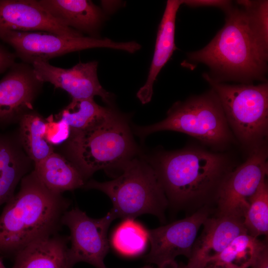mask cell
<instances>
[{"label": "cell", "instance_id": "6", "mask_svg": "<svg viewBox=\"0 0 268 268\" xmlns=\"http://www.w3.org/2000/svg\"><path fill=\"white\" fill-rule=\"evenodd\" d=\"M134 131L140 138L159 131L178 132L216 148L226 147L234 141L220 102L212 89L175 103L165 119L150 126H135Z\"/></svg>", "mask_w": 268, "mask_h": 268}, {"label": "cell", "instance_id": "23", "mask_svg": "<svg viewBox=\"0 0 268 268\" xmlns=\"http://www.w3.org/2000/svg\"><path fill=\"white\" fill-rule=\"evenodd\" d=\"M265 243L248 234L235 237L227 247L209 264L223 268L234 266L250 268L267 247Z\"/></svg>", "mask_w": 268, "mask_h": 268}, {"label": "cell", "instance_id": "14", "mask_svg": "<svg viewBox=\"0 0 268 268\" xmlns=\"http://www.w3.org/2000/svg\"><path fill=\"white\" fill-rule=\"evenodd\" d=\"M3 31L83 35L56 19L35 0H0V32Z\"/></svg>", "mask_w": 268, "mask_h": 268}, {"label": "cell", "instance_id": "31", "mask_svg": "<svg viewBox=\"0 0 268 268\" xmlns=\"http://www.w3.org/2000/svg\"><path fill=\"white\" fill-rule=\"evenodd\" d=\"M204 268H221L219 267L215 266L212 264H208Z\"/></svg>", "mask_w": 268, "mask_h": 268}, {"label": "cell", "instance_id": "24", "mask_svg": "<svg viewBox=\"0 0 268 268\" xmlns=\"http://www.w3.org/2000/svg\"><path fill=\"white\" fill-rule=\"evenodd\" d=\"M148 240V230L134 218H127L114 231L112 244L120 254L134 256L143 252Z\"/></svg>", "mask_w": 268, "mask_h": 268}, {"label": "cell", "instance_id": "15", "mask_svg": "<svg viewBox=\"0 0 268 268\" xmlns=\"http://www.w3.org/2000/svg\"><path fill=\"white\" fill-rule=\"evenodd\" d=\"M203 230L196 240L189 262V268H204L238 235L247 233L243 218L219 215L208 217Z\"/></svg>", "mask_w": 268, "mask_h": 268}, {"label": "cell", "instance_id": "32", "mask_svg": "<svg viewBox=\"0 0 268 268\" xmlns=\"http://www.w3.org/2000/svg\"><path fill=\"white\" fill-rule=\"evenodd\" d=\"M0 268H6L3 263V258L0 257Z\"/></svg>", "mask_w": 268, "mask_h": 268}, {"label": "cell", "instance_id": "34", "mask_svg": "<svg viewBox=\"0 0 268 268\" xmlns=\"http://www.w3.org/2000/svg\"><path fill=\"white\" fill-rule=\"evenodd\" d=\"M153 268L152 267L147 266H145V267H144L143 268Z\"/></svg>", "mask_w": 268, "mask_h": 268}, {"label": "cell", "instance_id": "5", "mask_svg": "<svg viewBox=\"0 0 268 268\" xmlns=\"http://www.w3.org/2000/svg\"><path fill=\"white\" fill-rule=\"evenodd\" d=\"M115 179L104 182L90 180L83 187L107 195L113 203L111 210L117 218H134L151 214L161 220L168 201L156 173L145 157L133 158Z\"/></svg>", "mask_w": 268, "mask_h": 268}, {"label": "cell", "instance_id": "27", "mask_svg": "<svg viewBox=\"0 0 268 268\" xmlns=\"http://www.w3.org/2000/svg\"><path fill=\"white\" fill-rule=\"evenodd\" d=\"M182 3L190 7H216L224 11L232 6V2L226 0H182Z\"/></svg>", "mask_w": 268, "mask_h": 268}, {"label": "cell", "instance_id": "25", "mask_svg": "<svg viewBox=\"0 0 268 268\" xmlns=\"http://www.w3.org/2000/svg\"><path fill=\"white\" fill-rule=\"evenodd\" d=\"M247 233L256 238L268 233V186L262 182L250 200L243 217Z\"/></svg>", "mask_w": 268, "mask_h": 268}, {"label": "cell", "instance_id": "12", "mask_svg": "<svg viewBox=\"0 0 268 268\" xmlns=\"http://www.w3.org/2000/svg\"><path fill=\"white\" fill-rule=\"evenodd\" d=\"M98 63L93 61L79 62L69 68L54 66L45 61H36L31 65L37 77L42 82L67 92L72 99H94L98 96L112 107V94L100 84L98 75Z\"/></svg>", "mask_w": 268, "mask_h": 268}, {"label": "cell", "instance_id": "29", "mask_svg": "<svg viewBox=\"0 0 268 268\" xmlns=\"http://www.w3.org/2000/svg\"><path fill=\"white\" fill-rule=\"evenodd\" d=\"M251 268H268V247L262 252Z\"/></svg>", "mask_w": 268, "mask_h": 268}, {"label": "cell", "instance_id": "22", "mask_svg": "<svg viewBox=\"0 0 268 268\" xmlns=\"http://www.w3.org/2000/svg\"><path fill=\"white\" fill-rule=\"evenodd\" d=\"M113 107H102L94 99H72L60 113L71 133L82 131L106 120L116 111Z\"/></svg>", "mask_w": 268, "mask_h": 268}, {"label": "cell", "instance_id": "28", "mask_svg": "<svg viewBox=\"0 0 268 268\" xmlns=\"http://www.w3.org/2000/svg\"><path fill=\"white\" fill-rule=\"evenodd\" d=\"M16 57L15 53L0 44V73L9 69L15 63Z\"/></svg>", "mask_w": 268, "mask_h": 268}, {"label": "cell", "instance_id": "11", "mask_svg": "<svg viewBox=\"0 0 268 268\" xmlns=\"http://www.w3.org/2000/svg\"><path fill=\"white\" fill-rule=\"evenodd\" d=\"M209 215V209L203 207L189 217L148 230L151 248L145 261L160 268L180 255L189 259L199 230Z\"/></svg>", "mask_w": 268, "mask_h": 268}, {"label": "cell", "instance_id": "17", "mask_svg": "<svg viewBox=\"0 0 268 268\" xmlns=\"http://www.w3.org/2000/svg\"><path fill=\"white\" fill-rule=\"evenodd\" d=\"M40 4L65 25L100 38L99 31L105 19L103 10L89 0H39Z\"/></svg>", "mask_w": 268, "mask_h": 268}, {"label": "cell", "instance_id": "20", "mask_svg": "<svg viewBox=\"0 0 268 268\" xmlns=\"http://www.w3.org/2000/svg\"><path fill=\"white\" fill-rule=\"evenodd\" d=\"M22 157L13 143L0 137V206L14 195L16 185L26 172Z\"/></svg>", "mask_w": 268, "mask_h": 268}, {"label": "cell", "instance_id": "19", "mask_svg": "<svg viewBox=\"0 0 268 268\" xmlns=\"http://www.w3.org/2000/svg\"><path fill=\"white\" fill-rule=\"evenodd\" d=\"M34 171L48 189L58 194L83 187L85 183L76 167L54 152L35 164Z\"/></svg>", "mask_w": 268, "mask_h": 268}, {"label": "cell", "instance_id": "3", "mask_svg": "<svg viewBox=\"0 0 268 268\" xmlns=\"http://www.w3.org/2000/svg\"><path fill=\"white\" fill-rule=\"evenodd\" d=\"M145 158L155 170L168 202L176 206L215 199L235 168L226 155L196 147L161 151Z\"/></svg>", "mask_w": 268, "mask_h": 268}, {"label": "cell", "instance_id": "16", "mask_svg": "<svg viewBox=\"0 0 268 268\" xmlns=\"http://www.w3.org/2000/svg\"><path fill=\"white\" fill-rule=\"evenodd\" d=\"M182 0H168L158 26L153 56L145 84L136 96L143 104L150 101L153 86L162 67L177 49L175 42L176 17Z\"/></svg>", "mask_w": 268, "mask_h": 268}, {"label": "cell", "instance_id": "9", "mask_svg": "<svg viewBox=\"0 0 268 268\" xmlns=\"http://www.w3.org/2000/svg\"><path fill=\"white\" fill-rule=\"evenodd\" d=\"M266 144L250 151L246 161L235 167L221 184L215 197L219 215L244 217L250 200L268 173Z\"/></svg>", "mask_w": 268, "mask_h": 268}, {"label": "cell", "instance_id": "33", "mask_svg": "<svg viewBox=\"0 0 268 268\" xmlns=\"http://www.w3.org/2000/svg\"><path fill=\"white\" fill-rule=\"evenodd\" d=\"M223 268H238V267H236L234 266H226Z\"/></svg>", "mask_w": 268, "mask_h": 268}, {"label": "cell", "instance_id": "4", "mask_svg": "<svg viewBox=\"0 0 268 268\" xmlns=\"http://www.w3.org/2000/svg\"><path fill=\"white\" fill-rule=\"evenodd\" d=\"M71 133L67 151L84 180L100 169L121 171L139 154L127 117L117 111L99 124Z\"/></svg>", "mask_w": 268, "mask_h": 268}, {"label": "cell", "instance_id": "8", "mask_svg": "<svg viewBox=\"0 0 268 268\" xmlns=\"http://www.w3.org/2000/svg\"><path fill=\"white\" fill-rule=\"evenodd\" d=\"M0 40L11 46L22 62L32 65L69 53L96 48H106L133 54L141 48L135 41L116 42L109 38L83 35H61L45 32H0Z\"/></svg>", "mask_w": 268, "mask_h": 268}, {"label": "cell", "instance_id": "21", "mask_svg": "<svg viewBox=\"0 0 268 268\" xmlns=\"http://www.w3.org/2000/svg\"><path fill=\"white\" fill-rule=\"evenodd\" d=\"M46 124L39 115L31 111L20 118L21 142L26 154L35 164L54 152L52 145L46 137Z\"/></svg>", "mask_w": 268, "mask_h": 268}, {"label": "cell", "instance_id": "18", "mask_svg": "<svg viewBox=\"0 0 268 268\" xmlns=\"http://www.w3.org/2000/svg\"><path fill=\"white\" fill-rule=\"evenodd\" d=\"M69 237L53 235L37 240L18 252L12 268H72Z\"/></svg>", "mask_w": 268, "mask_h": 268}, {"label": "cell", "instance_id": "10", "mask_svg": "<svg viewBox=\"0 0 268 268\" xmlns=\"http://www.w3.org/2000/svg\"><path fill=\"white\" fill-rule=\"evenodd\" d=\"M116 218L111 209L99 219L89 217L76 207L66 211L62 224L67 226L70 231L71 246L68 255L73 266L78 262H85L96 268H107L104 264L109 249L107 231Z\"/></svg>", "mask_w": 268, "mask_h": 268}, {"label": "cell", "instance_id": "7", "mask_svg": "<svg viewBox=\"0 0 268 268\" xmlns=\"http://www.w3.org/2000/svg\"><path fill=\"white\" fill-rule=\"evenodd\" d=\"M203 78L216 94L230 128L250 151L266 141L268 133V84L229 85L208 73Z\"/></svg>", "mask_w": 268, "mask_h": 268}, {"label": "cell", "instance_id": "30", "mask_svg": "<svg viewBox=\"0 0 268 268\" xmlns=\"http://www.w3.org/2000/svg\"><path fill=\"white\" fill-rule=\"evenodd\" d=\"M160 268H189L187 265L179 264L175 261L165 264Z\"/></svg>", "mask_w": 268, "mask_h": 268}, {"label": "cell", "instance_id": "2", "mask_svg": "<svg viewBox=\"0 0 268 268\" xmlns=\"http://www.w3.org/2000/svg\"><path fill=\"white\" fill-rule=\"evenodd\" d=\"M70 202L48 189L33 171L0 215V257H14L29 244L54 235Z\"/></svg>", "mask_w": 268, "mask_h": 268}, {"label": "cell", "instance_id": "13", "mask_svg": "<svg viewBox=\"0 0 268 268\" xmlns=\"http://www.w3.org/2000/svg\"><path fill=\"white\" fill-rule=\"evenodd\" d=\"M43 83L32 65L15 63L0 80V120L20 118L31 111Z\"/></svg>", "mask_w": 268, "mask_h": 268}, {"label": "cell", "instance_id": "26", "mask_svg": "<svg viewBox=\"0 0 268 268\" xmlns=\"http://www.w3.org/2000/svg\"><path fill=\"white\" fill-rule=\"evenodd\" d=\"M46 123V137L52 145L64 141L69 136V127L61 120L54 121L52 118L49 117Z\"/></svg>", "mask_w": 268, "mask_h": 268}, {"label": "cell", "instance_id": "1", "mask_svg": "<svg viewBox=\"0 0 268 268\" xmlns=\"http://www.w3.org/2000/svg\"><path fill=\"white\" fill-rule=\"evenodd\" d=\"M233 7L225 11L223 27L201 50L188 54L191 62L208 66L216 81L249 84L263 80L267 71L268 38L262 33L251 12Z\"/></svg>", "mask_w": 268, "mask_h": 268}]
</instances>
